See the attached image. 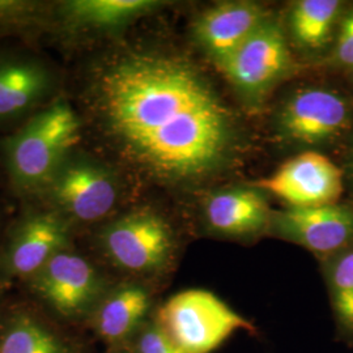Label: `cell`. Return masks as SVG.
Returning <instances> with one entry per match:
<instances>
[{"mask_svg": "<svg viewBox=\"0 0 353 353\" xmlns=\"http://www.w3.org/2000/svg\"><path fill=\"white\" fill-rule=\"evenodd\" d=\"M271 228L284 240L313 252L322 262L353 245V203L288 208L272 214Z\"/></svg>", "mask_w": 353, "mask_h": 353, "instance_id": "9c48e42d", "label": "cell"}, {"mask_svg": "<svg viewBox=\"0 0 353 353\" xmlns=\"http://www.w3.org/2000/svg\"><path fill=\"white\" fill-rule=\"evenodd\" d=\"M323 63L328 70L341 74L344 79L353 71V6L351 4L341 20L335 46Z\"/></svg>", "mask_w": 353, "mask_h": 353, "instance_id": "ffe728a7", "label": "cell"}, {"mask_svg": "<svg viewBox=\"0 0 353 353\" xmlns=\"http://www.w3.org/2000/svg\"><path fill=\"white\" fill-rule=\"evenodd\" d=\"M348 7L350 4L341 0L297 1L290 14V28L297 45L313 54H326V61Z\"/></svg>", "mask_w": 353, "mask_h": 353, "instance_id": "2e32d148", "label": "cell"}, {"mask_svg": "<svg viewBox=\"0 0 353 353\" xmlns=\"http://www.w3.org/2000/svg\"><path fill=\"white\" fill-rule=\"evenodd\" d=\"M103 130L122 154L169 183L221 170L239 145L230 108L188 61L156 52L117 58L93 85Z\"/></svg>", "mask_w": 353, "mask_h": 353, "instance_id": "6da1fadb", "label": "cell"}, {"mask_svg": "<svg viewBox=\"0 0 353 353\" xmlns=\"http://www.w3.org/2000/svg\"><path fill=\"white\" fill-rule=\"evenodd\" d=\"M57 79L48 64L29 57L0 59V122L24 117L54 92Z\"/></svg>", "mask_w": 353, "mask_h": 353, "instance_id": "4fadbf2b", "label": "cell"}, {"mask_svg": "<svg viewBox=\"0 0 353 353\" xmlns=\"http://www.w3.org/2000/svg\"><path fill=\"white\" fill-rule=\"evenodd\" d=\"M150 292L139 284H125L102 299L94 310V328L102 341L118 345L132 338L151 309Z\"/></svg>", "mask_w": 353, "mask_h": 353, "instance_id": "9a60e30c", "label": "cell"}, {"mask_svg": "<svg viewBox=\"0 0 353 353\" xmlns=\"http://www.w3.org/2000/svg\"><path fill=\"white\" fill-rule=\"evenodd\" d=\"M100 240L114 265L139 275L164 270L176 248L172 228L151 210L132 211L114 220L102 230Z\"/></svg>", "mask_w": 353, "mask_h": 353, "instance_id": "5b68a950", "label": "cell"}, {"mask_svg": "<svg viewBox=\"0 0 353 353\" xmlns=\"http://www.w3.org/2000/svg\"><path fill=\"white\" fill-rule=\"evenodd\" d=\"M255 189L270 192L290 208H314L343 201L344 173L325 152H303L281 165L271 176L254 183Z\"/></svg>", "mask_w": 353, "mask_h": 353, "instance_id": "8992f818", "label": "cell"}, {"mask_svg": "<svg viewBox=\"0 0 353 353\" xmlns=\"http://www.w3.org/2000/svg\"><path fill=\"white\" fill-rule=\"evenodd\" d=\"M208 227L221 236L242 237L263 232L271 225L272 212L261 190L220 191L204 207Z\"/></svg>", "mask_w": 353, "mask_h": 353, "instance_id": "5bb4252c", "label": "cell"}, {"mask_svg": "<svg viewBox=\"0 0 353 353\" xmlns=\"http://www.w3.org/2000/svg\"><path fill=\"white\" fill-rule=\"evenodd\" d=\"M270 20L265 8L246 1L217 4L195 23V37L216 62L237 50Z\"/></svg>", "mask_w": 353, "mask_h": 353, "instance_id": "8fae6325", "label": "cell"}, {"mask_svg": "<svg viewBox=\"0 0 353 353\" xmlns=\"http://www.w3.org/2000/svg\"><path fill=\"white\" fill-rule=\"evenodd\" d=\"M339 165L344 173L345 191L348 188L353 189V134L351 139L348 140L347 145L344 147V161Z\"/></svg>", "mask_w": 353, "mask_h": 353, "instance_id": "603a6c76", "label": "cell"}, {"mask_svg": "<svg viewBox=\"0 0 353 353\" xmlns=\"http://www.w3.org/2000/svg\"><path fill=\"white\" fill-rule=\"evenodd\" d=\"M48 188L61 212L81 223L101 220L113 211L118 199L112 173L87 157L70 156Z\"/></svg>", "mask_w": 353, "mask_h": 353, "instance_id": "ba28073f", "label": "cell"}, {"mask_svg": "<svg viewBox=\"0 0 353 353\" xmlns=\"http://www.w3.org/2000/svg\"><path fill=\"white\" fill-rule=\"evenodd\" d=\"M322 265L338 336L353 347V245Z\"/></svg>", "mask_w": 353, "mask_h": 353, "instance_id": "ac0fdd59", "label": "cell"}, {"mask_svg": "<svg viewBox=\"0 0 353 353\" xmlns=\"http://www.w3.org/2000/svg\"><path fill=\"white\" fill-rule=\"evenodd\" d=\"M39 11V4L33 1L0 0V28L28 24L37 17Z\"/></svg>", "mask_w": 353, "mask_h": 353, "instance_id": "7402d4cb", "label": "cell"}, {"mask_svg": "<svg viewBox=\"0 0 353 353\" xmlns=\"http://www.w3.org/2000/svg\"><path fill=\"white\" fill-rule=\"evenodd\" d=\"M68 245V225L59 214H36L16 229L6 255V268L14 276H33Z\"/></svg>", "mask_w": 353, "mask_h": 353, "instance_id": "7c38bea8", "label": "cell"}, {"mask_svg": "<svg viewBox=\"0 0 353 353\" xmlns=\"http://www.w3.org/2000/svg\"><path fill=\"white\" fill-rule=\"evenodd\" d=\"M81 123L67 102H55L34 114L3 141L4 161L14 185L23 190L49 186L80 138Z\"/></svg>", "mask_w": 353, "mask_h": 353, "instance_id": "7a4b0ae2", "label": "cell"}, {"mask_svg": "<svg viewBox=\"0 0 353 353\" xmlns=\"http://www.w3.org/2000/svg\"><path fill=\"white\" fill-rule=\"evenodd\" d=\"M159 4L153 0H70L61 4V16L72 28L106 30L127 26Z\"/></svg>", "mask_w": 353, "mask_h": 353, "instance_id": "e0dca14e", "label": "cell"}, {"mask_svg": "<svg viewBox=\"0 0 353 353\" xmlns=\"http://www.w3.org/2000/svg\"><path fill=\"white\" fill-rule=\"evenodd\" d=\"M157 323L186 353H211L239 330L252 323L212 292L186 290L168 299L159 309Z\"/></svg>", "mask_w": 353, "mask_h": 353, "instance_id": "3957f363", "label": "cell"}, {"mask_svg": "<svg viewBox=\"0 0 353 353\" xmlns=\"http://www.w3.org/2000/svg\"><path fill=\"white\" fill-rule=\"evenodd\" d=\"M216 65L243 96L259 99L290 72L293 62L281 28L268 20Z\"/></svg>", "mask_w": 353, "mask_h": 353, "instance_id": "52a82bcc", "label": "cell"}, {"mask_svg": "<svg viewBox=\"0 0 353 353\" xmlns=\"http://www.w3.org/2000/svg\"><path fill=\"white\" fill-rule=\"evenodd\" d=\"M32 287L58 314L77 318L101 300L97 270L75 252H61L32 276Z\"/></svg>", "mask_w": 353, "mask_h": 353, "instance_id": "30bf717a", "label": "cell"}, {"mask_svg": "<svg viewBox=\"0 0 353 353\" xmlns=\"http://www.w3.org/2000/svg\"><path fill=\"white\" fill-rule=\"evenodd\" d=\"M135 353H186L165 332L157 321L143 325L135 341Z\"/></svg>", "mask_w": 353, "mask_h": 353, "instance_id": "44dd1931", "label": "cell"}, {"mask_svg": "<svg viewBox=\"0 0 353 353\" xmlns=\"http://www.w3.org/2000/svg\"><path fill=\"white\" fill-rule=\"evenodd\" d=\"M0 353H70V350L46 325L32 316L17 314L4 328Z\"/></svg>", "mask_w": 353, "mask_h": 353, "instance_id": "d6986e66", "label": "cell"}, {"mask_svg": "<svg viewBox=\"0 0 353 353\" xmlns=\"http://www.w3.org/2000/svg\"><path fill=\"white\" fill-rule=\"evenodd\" d=\"M345 80H347V83H348V85L351 87V89L353 90V71L350 74V75L345 77Z\"/></svg>", "mask_w": 353, "mask_h": 353, "instance_id": "cb8c5ba5", "label": "cell"}, {"mask_svg": "<svg viewBox=\"0 0 353 353\" xmlns=\"http://www.w3.org/2000/svg\"><path fill=\"white\" fill-rule=\"evenodd\" d=\"M279 125L297 144L313 148H344L353 134V90L338 85H312L284 105Z\"/></svg>", "mask_w": 353, "mask_h": 353, "instance_id": "277c9868", "label": "cell"}]
</instances>
